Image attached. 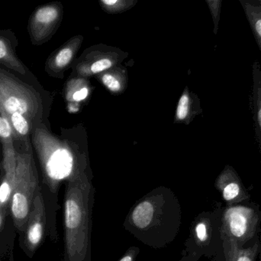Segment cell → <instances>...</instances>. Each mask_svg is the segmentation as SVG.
I'll use <instances>...</instances> for the list:
<instances>
[{"label":"cell","mask_w":261,"mask_h":261,"mask_svg":"<svg viewBox=\"0 0 261 261\" xmlns=\"http://www.w3.org/2000/svg\"><path fill=\"white\" fill-rule=\"evenodd\" d=\"M180 224L177 198L170 190L159 188L134 205L124 225L142 243L162 248L174 240Z\"/></svg>","instance_id":"cell-1"},{"label":"cell","mask_w":261,"mask_h":261,"mask_svg":"<svg viewBox=\"0 0 261 261\" xmlns=\"http://www.w3.org/2000/svg\"><path fill=\"white\" fill-rule=\"evenodd\" d=\"M253 84L250 93V109L254 121L256 142L261 153V66L257 60L252 64Z\"/></svg>","instance_id":"cell-13"},{"label":"cell","mask_w":261,"mask_h":261,"mask_svg":"<svg viewBox=\"0 0 261 261\" xmlns=\"http://www.w3.org/2000/svg\"><path fill=\"white\" fill-rule=\"evenodd\" d=\"M260 205L250 200L222 208L221 234L246 248L259 238L261 231Z\"/></svg>","instance_id":"cell-5"},{"label":"cell","mask_w":261,"mask_h":261,"mask_svg":"<svg viewBox=\"0 0 261 261\" xmlns=\"http://www.w3.org/2000/svg\"><path fill=\"white\" fill-rule=\"evenodd\" d=\"M250 27L261 52V4L259 0H240Z\"/></svg>","instance_id":"cell-15"},{"label":"cell","mask_w":261,"mask_h":261,"mask_svg":"<svg viewBox=\"0 0 261 261\" xmlns=\"http://www.w3.org/2000/svg\"><path fill=\"white\" fill-rule=\"evenodd\" d=\"M47 227V211L41 186L37 190L25 228L23 232V249L32 257L44 240Z\"/></svg>","instance_id":"cell-8"},{"label":"cell","mask_w":261,"mask_h":261,"mask_svg":"<svg viewBox=\"0 0 261 261\" xmlns=\"http://www.w3.org/2000/svg\"><path fill=\"white\" fill-rule=\"evenodd\" d=\"M9 214H8L7 212L0 209V231H1L3 225H4L5 219H6V216H7Z\"/></svg>","instance_id":"cell-24"},{"label":"cell","mask_w":261,"mask_h":261,"mask_svg":"<svg viewBox=\"0 0 261 261\" xmlns=\"http://www.w3.org/2000/svg\"><path fill=\"white\" fill-rule=\"evenodd\" d=\"M259 255H260V261H261V236H260V254H259Z\"/></svg>","instance_id":"cell-26"},{"label":"cell","mask_w":261,"mask_h":261,"mask_svg":"<svg viewBox=\"0 0 261 261\" xmlns=\"http://www.w3.org/2000/svg\"><path fill=\"white\" fill-rule=\"evenodd\" d=\"M73 58V51L70 48H63L47 61V69L50 70H62L67 67Z\"/></svg>","instance_id":"cell-16"},{"label":"cell","mask_w":261,"mask_h":261,"mask_svg":"<svg viewBox=\"0 0 261 261\" xmlns=\"http://www.w3.org/2000/svg\"><path fill=\"white\" fill-rule=\"evenodd\" d=\"M259 2H260V3L261 4V0H259Z\"/></svg>","instance_id":"cell-27"},{"label":"cell","mask_w":261,"mask_h":261,"mask_svg":"<svg viewBox=\"0 0 261 261\" xmlns=\"http://www.w3.org/2000/svg\"><path fill=\"white\" fill-rule=\"evenodd\" d=\"M223 207L221 204L213 211L199 215L192 229V239L199 254L217 255L222 248L221 216Z\"/></svg>","instance_id":"cell-6"},{"label":"cell","mask_w":261,"mask_h":261,"mask_svg":"<svg viewBox=\"0 0 261 261\" xmlns=\"http://www.w3.org/2000/svg\"><path fill=\"white\" fill-rule=\"evenodd\" d=\"M113 66V62L107 58H102L93 63L91 66V72L94 74L99 73L103 72L107 69L110 68Z\"/></svg>","instance_id":"cell-21"},{"label":"cell","mask_w":261,"mask_h":261,"mask_svg":"<svg viewBox=\"0 0 261 261\" xmlns=\"http://www.w3.org/2000/svg\"><path fill=\"white\" fill-rule=\"evenodd\" d=\"M0 144L1 145L14 144V133L8 118L0 113Z\"/></svg>","instance_id":"cell-17"},{"label":"cell","mask_w":261,"mask_h":261,"mask_svg":"<svg viewBox=\"0 0 261 261\" xmlns=\"http://www.w3.org/2000/svg\"><path fill=\"white\" fill-rule=\"evenodd\" d=\"M89 90L88 89L84 88L81 89V90H78V91L75 92L73 95V100L75 101H81L85 99L87 96H88Z\"/></svg>","instance_id":"cell-23"},{"label":"cell","mask_w":261,"mask_h":261,"mask_svg":"<svg viewBox=\"0 0 261 261\" xmlns=\"http://www.w3.org/2000/svg\"><path fill=\"white\" fill-rule=\"evenodd\" d=\"M118 3L119 2L116 1V0H104V1H102V3L110 6H113V5L116 4Z\"/></svg>","instance_id":"cell-25"},{"label":"cell","mask_w":261,"mask_h":261,"mask_svg":"<svg viewBox=\"0 0 261 261\" xmlns=\"http://www.w3.org/2000/svg\"><path fill=\"white\" fill-rule=\"evenodd\" d=\"M95 188L87 176L67 182L64 202L63 261H91L92 214Z\"/></svg>","instance_id":"cell-2"},{"label":"cell","mask_w":261,"mask_h":261,"mask_svg":"<svg viewBox=\"0 0 261 261\" xmlns=\"http://www.w3.org/2000/svg\"><path fill=\"white\" fill-rule=\"evenodd\" d=\"M215 187L219 192L225 206L237 205L251 200V195L242 182L234 167L225 165L219 175Z\"/></svg>","instance_id":"cell-11"},{"label":"cell","mask_w":261,"mask_h":261,"mask_svg":"<svg viewBox=\"0 0 261 261\" xmlns=\"http://www.w3.org/2000/svg\"><path fill=\"white\" fill-rule=\"evenodd\" d=\"M139 253L140 249L138 247H130L125 253V255L119 261H135Z\"/></svg>","instance_id":"cell-22"},{"label":"cell","mask_w":261,"mask_h":261,"mask_svg":"<svg viewBox=\"0 0 261 261\" xmlns=\"http://www.w3.org/2000/svg\"><path fill=\"white\" fill-rule=\"evenodd\" d=\"M12 126L14 133V143L32 142V133L36 123L21 113H14L6 116Z\"/></svg>","instance_id":"cell-14"},{"label":"cell","mask_w":261,"mask_h":261,"mask_svg":"<svg viewBox=\"0 0 261 261\" xmlns=\"http://www.w3.org/2000/svg\"><path fill=\"white\" fill-rule=\"evenodd\" d=\"M208 6H210V11H211L212 15L213 17V21H214V33L217 34L219 30V20H220L221 8H222V0H218V1H208Z\"/></svg>","instance_id":"cell-18"},{"label":"cell","mask_w":261,"mask_h":261,"mask_svg":"<svg viewBox=\"0 0 261 261\" xmlns=\"http://www.w3.org/2000/svg\"><path fill=\"white\" fill-rule=\"evenodd\" d=\"M18 39L12 30H0V67L41 93V85L30 69L17 55Z\"/></svg>","instance_id":"cell-7"},{"label":"cell","mask_w":261,"mask_h":261,"mask_svg":"<svg viewBox=\"0 0 261 261\" xmlns=\"http://www.w3.org/2000/svg\"><path fill=\"white\" fill-rule=\"evenodd\" d=\"M222 248L217 254L219 261H257L260 254V238L252 245L241 248L227 237H222Z\"/></svg>","instance_id":"cell-12"},{"label":"cell","mask_w":261,"mask_h":261,"mask_svg":"<svg viewBox=\"0 0 261 261\" xmlns=\"http://www.w3.org/2000/svg\"><path fill=\"white\" fill-rule=\"evenodd\" d=\"M190 98L187 93L182 95L179 100V104H178L177 111L176 115L177 118L180 121H184L188 116L189 111H190Z\"/></svg>","instance_id":"cell-19"},{"label":"cell","mask_w":261,"mask_h":261,"mask_svg":"<svg viewBox=\"0 0 261 261\" xmlns=\"http://www.w3.org/2000/svg\"><path fill=\"white\" fill-rule=\"evenodd\" d=\"M14 147L16 152L17 165L10 214L15 228L22 235L34 198L41 185L32 142L14 143Z\"/></svg>","instance_id":"cell-3"},{"label":"cell","mask_w":261,"mask_h":261,"mask_svg":"<svg viewBox=\"0 0 261 261\" xmlns=\"http://www.w3.org/2000/svg\"><path fill=\"white\" fill-rule=\"evenodd\" d=\"M102 82L111 91L118 92L121 88L120 82L111 75H105L102 77Z\"/></svg>","instance_id":"cell-20"},{"label":"cell","mask_w":261,"mask_h":261,"mask_svg":"<svg viewBox=\"0 0 261 261\" xmlns=\"http://www.w3.org/2000/svg\"><path fill=\"white\" fill-rule=\"evenodd\" d=\"M61 15L59 7L55 4H47L35 9L29 17L28 33L31 43L39 45L47 41Z\"/></svg>","instance_id":"cell-9"},{"label":"cell","mask_w":261,"mask_h":261,"mask_svg":"<svg viewBox=\"0 0 261 261\" xmlns=\"http://www.w3.org/2000/svg\"><path fill=\"white\" fill-rule=\"evenodd\" d=\"M0 113H21L34 122L43 123L42 97L39 90L0 67Z\"/></svg>","instance_id":"cell-4"},{"label":"cell","mask_w":261,"mask_h":261,"mask_svg":"<svg viewBox=\"0 0 261 261\" xmlns=\"http://www.w3.org/2000/svg\"><path fill=\"white\" fill-rule=\"evenodd\" d=\"M16 152L13 144L2 145L0 161V209L10 214L11 199L16 173Z\"/></svg>","instance_id":"cell-10"}]
</instances>
